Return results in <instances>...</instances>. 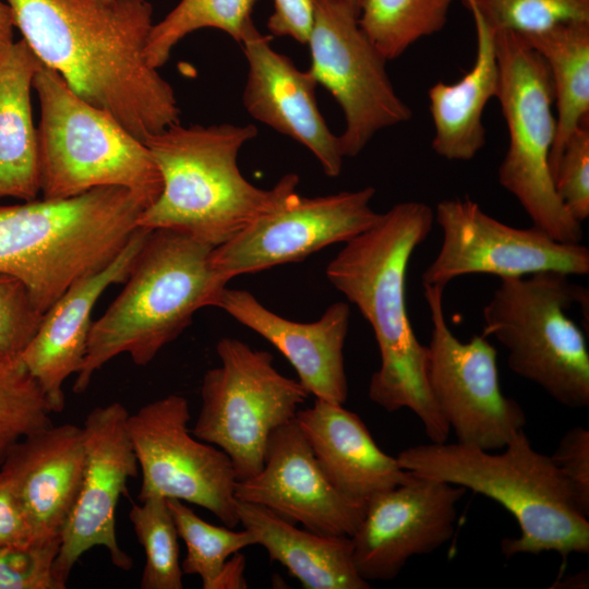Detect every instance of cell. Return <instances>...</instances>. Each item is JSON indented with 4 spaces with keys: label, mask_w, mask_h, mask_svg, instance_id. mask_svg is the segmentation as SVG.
I'll use <instances>...</instances> for the list:
<instances>
[{
    "label": "cell",
    "mask_w": 589,
    "mask_h": 589,
    "mask_svg": "<svg viewBox=\"0 0 589 589\" xmlns=\"http://www.w3.org/2000/svg\"><path fill=\"white\" fill-rule=\"evenodd\" d=\"M129 411L119 401L92 409L82 425L85 446L84 474L79 496L63 529L52 574L60 589L88 550L103 546L120 569L132 558L119 545L116 509L139 464L128 430Z\"/></svg>",
    "instance_id": "obj_16"
},
{
    "label": "cell",
    "mask_w": 589,
    "mask_h": 589,
    "mask_svg": "<svg viewBox=\"0 0 589 589\" xmlns=\"http://www.w3.org/2000/svg\"><path fill=\"white\" fill-rule=\"evenodd\" d=\"M152 203L122 187L0 205V273L20 279L44 314L75 281L107 267Z\"/></svg>",
    "instance_id": "obj_4"
},
{
    "label": "cell",
    "mask_w": 589,
    "mask_h": 589,
    "mask_svg": "<svg viewBox=\"0 0 589 589\" xmlns=\"http://www.w3.org/2000/svg\"><path fill=\"white\" fill-rule=\"evenodd\" d=\"M212 249L179 231L148 230L124 287L92 324L74 393L83 394L94 374L119 354L147 365L182 334L196 311L215 305L227 284L212 267Z\"/></svg>",
    "instance_id": "obj_6"
},
{
    "label": "cell",
    "mask_w": 589,
    "mask_h": 589,
    "mask_svg": "<svg viewBox=\"0 0 589 589\" xmlns=\"http://www.w3.org/2000/svg\"><path fill=\"white\" fill-rule=\"evenodd\" d=\"M434 220L443 239L437 255L422 273V285L445 288L468 274L500 278L542 272L589 274L586 245L556 241L534 226L522 229L503 224L469 199L442 200Z\"/></svg>",
    "instance_id": "obj_14"
},
{
    "label": "cell",
    "mask_w": 589,
    "mask_h": 589,
    "mask_svg": "<svg viewBox=\"0 0 589 589\" xmlns=\"http://www.w3.org/2000/svg\"><path fill=\"white\" fill-rule=\"evenodd\" d=\"M220 365L202 381V406L191 430L230 458L237 481L257 473L271 434L292 421L309 394L280 374L273 356L225 337L216 346Z\"/></svg>",
    "instance_id": "obj_10"
},
{
    "label": "cell",
    "mask_w": 589,
    "mask_h": 589,
    "mask_svg": "<svg viewBox=\"0 0 589 589\" xmlns=\"http://www.w3.org/2000/svg\"><path fill=\"white\" fill-rule=\"evenodd\" d=\"M477 33L473 67L457 82H437L428 92L434 135L432 148L448 160H470L485 144L483 111L498 89L494 32L472 15Z\"/></svg>",
    "instance_id": "obj_25"
},
{
    "label": "cell",
    "mask_w": 589,
    "mask_h": 589,
    "mask_svg": "<svg viewBox=\"0 0 589 589\" xmlns=\"http://www.w3.org/2000/svg\"><path fill=\"white\" fill-rule=\"evenodd\" d=\"M147 232L137 227L107 267L70 286L43 314L36 334L20 354L41 388L51 412L64 409L63 384L84 362L93 308L108 287L127 280Z\"/></svg>",
    "instance_id": "obj_22"
},
{
    "label": "cell",
    "mask_w": 589,
    "mask_h": 589,
    "mask_svg": "<svg viewBox=\"0 0 589 589\" xmlns=\"http://www.w3.org/2000/svg\"><path fill=\"white\" fill-rule=\"evenodd\" d=\"M13 16L7 2L0 0V57L12 46L13 41Z\"/></svg>",
    "instance_id": "obj_40"
},
{
    "label": "cell",
    "mask_w": 589,
    "mask_h": 589,
    "mask_svg": "<svg viewBox=\"0 0 589 589\" xmlns=\"http://www.w3.org/2000/svg\"><path fill=\"white\" fill-rule=\"evenodd\" d=\"M237 512L254 544L262 545L303 588H370L356 568L350 537L302 530L266 507L239 500Z\"/></svg>",
    "instance_id": "obj_24"
},
{
    "label": "cell",
    "mask_w": 589,
    "mask_h": 589,
    "mask_svg": "<svg viewBox=\"0 0 589 589\" xmlns=\"http://www.w3.org/2000/svg\"><path fill=\"white\" fill-rule=\"evenodd\" d=\"M396 458L416 476L469 489L502 505L520 530L518 537L502 540L506 557L589 552V514L551 456L534 449L524 430L502 453L459 442H431L410 446Z\"/></svg>",
    "instance_id": "obj_5"
},
{
    "label": "cell",
    "mask_w": 589,
    "mask_h": 589,
    "mask_svg": "<svg viewBox=\"0 0 589 589\" xmlns=\"http://www.w3.org/2000/svg\"><path fill=\"white\" fill-rule=\"evenodd\" d=\"M59 542L0 550V589H60L52 567Z\"/></svg>",
    "instance_id": "obj_36"
},
{
    "label": "cell",
    "mask_w": 589,
    "mask_h": 589,
    "mask_svg": "<svg viewBox=\"0 0 589 589\" xmlns=\"http://www.w3.org/2000/svg\"><path fill=\"white\" fill-rule=\"evenodd\" d=\"M33 88L43 199H65L100 187H122L152 204L163 180L146 145L110 113L87 103L55 70L40 63Z\"/></svg>",
    "instance_id": "obj_7"
},
{
    "label": "cell",
    "mask_w": 589,
    "mask_h": 589,
    "mask_svg": "<svg viewBox=\"0 0 589 589\" xmlns=\"http://www.w3.org/2000/svg\"><path fill=\"white\" fill-rule=\"evenodd\" d=\"M569 275L542 272L500 278L483 308L485 337L508 351L509 369L570 408L589 405V351L582 330L567 315L579 303L588 309V289Z\"/></svg>",
    "instance_id": "obj_8"
},
{
    "label": "cell",
    "mask_w": 589,
    "mask_h": 589,
    "mask_svg": "<svg viewBox=\"0 0 589 589\" xmlns=\"http://www.w3.org/2000/svg\"><path fill=\"white\" fill-rule=\"evenodd\" d=\"M294 419L327 479L356 504L366 506L412 476L377 446L361 418L342 404L315 399Z\"/></svg>",
    "instance_id": "obj_23"
},
{
    "label": "cell",
    "mask_w": 589,
    "mask_h": 589,
    "mask_svg": "<svg viewBox=\"0 0 589 589\" xmlns=\"http://www.w3.org/2000/svg\"><path fill=\"white\" fill-rule=\"evenodd\" d=\"M520 36L543 58L551 75L557 109L552 173L568 139L589 121V21L560 23Z\"/></svg>",
    "instance_id": "obj_27"
},
{
    "label": "cell",
    "mask_w": 589,
    "mask_h": 589,
    "mask_svg": "<svg viewBox=\"0 0 589 589\" xmlns=\"http://www.w3.org/2000/svg\"><path fill=\"white\" fill-rule=\"evenodd\" d=\"M494 40L498 67L496 98L509 136L498 167V182L518 200L532 226L556 241L581 243V223L560 200L550 169L556 119L548 65L516 33L496 32Z\"/></svg>",
    "instance_id": "obj_9"
},
{
    "label": "cell",
    "mask_w": 589,
    "mask_h": 589,
    "mask_svg": "<svg viewBox=\"0 0 589 589\" xmlns=\"http://www.w3.org/2000/svg\"><path fill=\"white\" fill-rule=\"evenodd\" d=\"M41 317L25 285L14 276L0 273V353L20 357L36 334Z\"/></svg>",
    "instance_id": "obj_35"
},
{
    "label": "cell",
    "mask_w": 589,
    "mask_h": 589,
    "mask_svg": "<svg viewBox=\"0 0 589 589\" xmlns=\"http://www.w3.org/2000/svg\"><path fill=\"white\" fill-rule=\"evenodd\" d=\"M34 544L29 525L7 478L0 472V550Z\"/></svg>",
    "instance_id": "obj_39"
},
{
    "label": "cell",
    "mask_w": 589,
    "mask_h": 589,
    "mask_svg": "<svg viewBox=\"0 0 589 589\" xmlns=\"http://www.w3.org/2000/svg\"><path fill=\"white\" fill-rule=\"evenodd\" d=\"M235 496L329 536L351 537L365 510L330 483L296 419L271 434L261 470L237 481Z\"/></svg>",
    "instance_id": "obj_18"
},
{
    "label": "cell",
    "mask_w": 589,
    "mask_h": 589,
    "mask_svg": "<svg viewBox=\"0 0 589 589\" xmlns=\"http://www.w3.org/2000/svg\"><path fill=\"white\" fill-rule=\"evenodd\" d=\"M248 62L242 103L255 120L306 147L324 173L338 177L344 155L339 139L317 106L316 81L272 47V37L254 26L240 43Z\"/></svg>",
    "instance_id": "obj_19"
},
{
    "label": "cell",
    "mask_w": 589,
    "mask_h": 589,
    "mask_svg": "<svg viewBox=\"0 0 589 589\" xmlns=\"http://www.w3.org/2000/svg\"><path fill=\"white\" fill-rule=\"evenodd\" d=\"M433 221V209L422 202L394 205L346 242L327 265L326 277L374 332L381 365L370 381V399L388 412L411 410L430 441L443 443L450 429L430 393L428 349L413 333L405 292L410 257L429 237Z\"/></svg>",
    "instance_id": "obj_2"
},
{
    "label": "cell",
    "mask_w": 589,
    "mask_h": 589,
    "mask_svg": "<svg viewBox=\"0 0 589 589\" xmlns=\"http://www.w3.org/2000/svg\"><path fill=\"white\" fill-rule=\"evenodd\" d=\"M40 62L24 39L0 57V199L36 200L38 139L31 89Z\"/></svg>",
    "instance_id": "obj_26"
},
{
    "label": "cell",
    "mask_w": 589,
    "mask_h": 589,
    "mask_svg": "<svg viewBox=\"0 0 589 589\" xmlns=\"http://www.w3.org/2000/svg\"><path fill=\"white\" fill-rule=\"evenodd\" d=\"M269 341L290 362L315 399L344 404L348 382L344 346L350 321L346 302H335L315 322L300 323L266 309L251 292L224 287L215 305Z\"/></svg>",
    "instance_id": "obj_21"
},
{
    "label": "cell",
    "mask_w": 589,
    "mask_h": 589,
    "mask_svg": "<svg viewBox=\"0 0 589 589\" xmlns=\"http://www.w3.org/2000/svg\"><path fill=\"white\" fill-rule=\"evenodd\" d=\"M256 135L253 124L178 122L146 139L143 143L158 167L163 189L137 226L179 231L215 248L283 205L297 192L296 173L262 189L238 167L240 149Z\"/></svg>",
    "instance_id": "obj_3"
},
{
    "label": "cell",
    "mask_w": 589,
    "mask_h": 589,
    "mask_svg": "<svg viewBox=\"0 0 589 589\" xmlns=\"http://www.w3.org/2000/svg\"><path fill=\"white\" fill-rule=\"evenodd\" d=\"M259 0H181L160 22L153 25L145 56L148 64L159 69L173 47L188 34L212 27L241 43L255 25L252 13Z\"/></svg>",
    "instance_id": "obj_29"
},
{
    "label": "cell",
    "mask_w": 589,
    "mask_h": 589,
    "mask_svg": "<svg viewBox=\"0 0 589 589\" xmlns=\"http://www.w3.org/2000/svg\"><path fill=\"white\" fill-rule=\"evenodd\" d=\"M51 413L21 358L0 353V465L16 442L51 425Z\"/></svg>",
    "instance_id": "obj_32"
},
{
    "label": "cell",
    "mask_w": 589,
    "mask_h": 589,
    "mask_svg": "<svg viewBox=\"0 0 589 589\" xmlns=\"http://www.w3.org/2000/svg\"><path fill=\"white\" fill-rule=\"evenodd\" d=\"M374 194L373 187L314 197L296 192L213 248L212 267L227 284L239 275L299 262L328 245L346 243L378 219L371 207Z\"/></svg>",
    "instance_id": "obj_15"
},
{
    "label": "cell",
    "mask_w": 589,
    "mask_h": 589,
    "mask_svg": "<svg viewBox=\"0 0 589 589\" xmlns=\"http://www.w3.org/2000/svg\"><path fill=\"white\" fill-rule=\"evenodd\" d=\"M494 33H539L556 24L589 21V0H464Z\"/></svg>",
    "instance_id": "obj_33"
},
{
    "label": "cell",
    "mask_w": 589,
    "mask_h": 589,
    "mask_svg": "<svg viewBox=\"0 0 589 589\" xmlns=\"http://www.w3.org/2000/svg\"><path fill=\"white\" fill-rule=\"evenodd\" d=\"M188 400L170 394L129 414L128 430L142 473L137 500L177 498L214 514L225 526L239 524L236 473L220 448L189 430Z\"/></svg>",
    "instance_id": "obj_13"
},
{
    "label": "cell",
    "mask_w": 589,
    "mask_h": 589,
    "mask_svg": "<svg viewBox=\"0 0 589 589\" xmlns=\"http://www.w3.org/2000/svg\"><path fill=\"white\" fill-rule=\"evenodd\" d=\"M132 504L129 518L145 553L142 589H182L178 531L167 498L146 497Z\"/></svg>",
    "instance_id": "obj_31"
},
{
    "label": "cell",
    "mask_w": 589,
    "mask_h": 589,
    "mask_svg": "<svg viewBox=\"0 0 589 589\" xmlns=\"http://www.w3.org/2000/svg\"><path fill=\"white\" fill-rule=\"evenodd\" d=\"M465 493L462 486L412 473L374 496L350 537L360 576L366 581L393 579L411 557L446 543Z\"/></svg>",
    "instance_id": "obj_17"
},
{
    "label": "cell",
    "mask_w": 589,
    "mask_h": 589,
    "mask_svg": "<svg viewBox=\"0 0 589 589\" xmlns=\"http://www.w3.org/2000/svg\"><path fill=\"white\" fill-rule=\"evenodd\" d=\"M312 1L308 71L340 106L341 153L354 157L378 131L410 120L411 109L396 93L386 60L360 28L359 11L342 0Z\"/></svg>",
    "instance_id": "obj_11"
},
{
    "label": "cell",
    "mask_w": 589,
    "mask_h": 589,
    "mask_svg": "<svg viewBox=\"0 0 589 589\" xmlns=\"http://www.w3.org/2000/svg\"><path fill=\"white\" fill-rule=\"evenodd\" d=\"M274 11L267 28L274 36H288L300 44H308L313 23L312 0H273Z\"/></svg>",
    "instance_id": "obj_38"
},
{
    "label": "cell",
    "mask_w": 589,
    "mask_h": 589,
    "mask_svg": "<svg viewBox=\"0 0 589 589\" xmlns=\"http://www.w3.org/2000/svg\"><path fill=\"white\" fill-rule=\"evenodd\" d=\"M555 191L570 215L582 223L589 217V121L566 142L552 172Z\"/></svg>",
    "instance_id": "obj_34"
},
{
    "label": "cell",
    "mask_w": 589,
    "mask_h": 589,
    "mask_svg": "<svg viewBox=\"0 0 589 589\" xmlns=\"http://www.w3.org/2000/svg\"><path fill=\"white\" fill-rule=\"evenodd\" d=\"M454 0H360L358 23L386 60L419 39L440 32Z\"/></svg>",
    "instance_id": "obj_28"
},
{
    "label": "cell",
    "mask_w": 589,
    "mask_h": 589,
    "mask_svg": "<svg viewBox=\"0 0 589 589\" xmlns=\"http://www.w3.org/2000/svg\"><path fill=\"white\" fill-rule=\"evenodd\" d=\"M85 467L82 426L49 425L16 442L0 465L29 525L33 542H59Z\"/></svg>",
    "instance_id": "obj_20"
},
{
    "label": "cell",
    "mask_w": 589,
    "mask_h": 589,
    "mask_svg": "<svg viewBox=\"0 0 589 589\" xmlns=\"http://www.w3.org/2000/svg\"><path fill=\"white\" fill-rule=\"evenodd\" d=\"M39 62L133 136L180 122L172 86L145 56L154 25L146 0H7Z\"/></svg>",
    "instance_id": "obj_1"
},
{
    "label": "cell",
    "mask_w": 589,
    "mask_h": 589,
    "mask_svg": "<svg viewBox=\"0 0 589 589\" xmlns=\"http://www.w3.org/2000/svg\"><path fill=\"white\" fill-rule=\"evenodd\" d=\"M423 289L432 321L425 365L430 393L457 442L503 449L527 419L520 405L501 389L496 350L483 335L460 341L445 320V288Z\"/></svg>",
    "instance_id": "obj_12"
},
{
    "label": "cell",
    "mask_w": 589,
    "mask_h": 589,
    "mask_svg": "<svg viewBox=\"0 0 589 589\" xmlns=\"http://www.w3.org/2000/svg\"><path fill=\"white\" fill-rule=\"evenodd\" d=\"M167 502L187 548L181 562L183 574L199 576L204 589H218L230 557L254 544L252 534L245 529L233 531L227 526L212 525L180 500L167 498Z\"/></svg>",
    "instance_id": "obj_30"
},
{
    "label": "cell",
    "mask_w": 589,
    "mask_h": 589,
    "mask_svg": "<svg viewBox=\"0 0 589 589\" xmlns=\"http://www.w3.org/2000/svg\"><path fill=\"white\" fill-rule=\"evenodd\" d=\"M359 11L360 0H342Z\"/></svg>",
    "instance_id": "obj_42"
},
{
    "label": "cell",
    "mask_w": 589,
    "mask_h": 589,
    "mask_svg": "<svg viewBox=\"0 0 589 589\" xmlns=\"http://www.w3.org/2000/svg\"><path fill=\"white\" fill-rule=\"evenodd\" d=\"M551 458L589 514V431L580 425L568 430Z\"/></svg>",
    "instance_id": "obj_37"
},
{
    "label": "cell",
    "mask_w": 589,
    "mask_h": 589,
    "mask_svg": "<svg viewBox=\"0 0 589 589\" xmlns=\"http://www.w3.org/2000/svg\"><path fill=\"white\" fill-rule=\"evenodd\" d=\"M588 573L581 572L577 575L568 576L567 579H564L558 582L560 588H587L588 586Z\"/></svg>",
    "instance_id": "obj_41"
}]
</instances>
